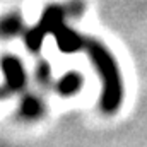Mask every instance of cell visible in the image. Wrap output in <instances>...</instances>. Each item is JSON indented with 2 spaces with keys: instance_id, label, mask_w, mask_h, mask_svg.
I'll return each mask as SVG.
<instances>
[{
  "instance_id": "7a4b0ae2",
  "label": "cell",
  "mask_w": 147,
  "mask_h": 147,
  "mask_svg": "<svg viewBox=\"0 0 147 147\" xmlns=\"http://www.w3.org/2000/svg\"><path fill=\"white\" fill-rule=\"evenodd\" d=\"M79 86H80V75L77 72H72V74H69V75H65V77L62 79V82H60V91H62L63 94H70V92H74Z\"/></svg>"
},
{
  "instance_id": "6da1fadb",
  "label": "cell",
  "mask_w": 147,
  "mask_h": 147,
  "mask_svg": "<svg viewBox=\"0 0 147 147\" xmlns=\"http://www.w3.org/2000/svg\"><path fill=\"white\" fill-rule=\"evenodd\" d=\"M2 67H3V72L7 75V80H9L7 87L12 89V91L21 89L22 84H24V80H26V75H24V70H22L19 60L12 58V57H5Z\"/></svg>"
},
{
  "instance_id": "3957f363",
  "label": "cell",
  "mask_w": 147,
  "mask_h": 147,
  "mask_svg": "<svg viewBox=\"0 0 147 147\" xmlns=\"http://www.w3.org/2000/svg\"><path fill=\"white\" fill-rule=\"evenodd\" d=\"M19 28H21V21H19V17L16 16H9V17H5L3 19V24H2V29H3V33L9 36V34H16L17 31H19Z\"/></svg>"
}]
</instances>
